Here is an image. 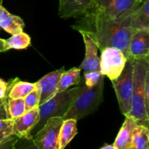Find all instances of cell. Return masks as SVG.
<instances>
[{
	"instance_id": "1",
	"label": "cell",
	"mask_w": 149,
	"mask_h": 149,
	"mask_svg": "<svg viewBox=\"0 0 149 149\" xmlns=\"http://www.w3.org/2000/svg\"><path fill=\"white\" fill-rule=\"evenodd\" d=\"M73 29L90 36L100 51L106 47L117 48L129 59L130 41L135 31L130 26V17L125 21L119 22L88 12L79 17Z\"/></svg>"
},
{
	"instance_id": "2",
	"label": "cell",
	"mask_w": 149,
	"mask_h": 149,
	"mask_svg": "<svg viewBox=\"0 0 149 149\" xmlns=\"http://www.w3.org/2000/svg\"><path fill=\"white\" fill-rule=\"evenodd\" d=\"M149 70V61L133 59V89L131 109L127 116L132 118L139 125L148 127L149 113L146 108L144 85L146 73Z\"/></svg>"
},
{
	"instance_id": "3",
	"label": "cell",
	"mask_w": 149,
	"mask_h": 149,
	"mask_svg": "<svg viewBox=\"0 0 149 149\" xmlns=\"http://www.w3.org/2000/svg\"><path fill=\"white\" fill-rule=\"evenodd\" d=\"M86 85H80L72 89L57 93L52 98L39 106V119L32 129L33 132L39 131L45 125L47 121L52 117H63L69 109L74 99L82 91Z\"/></svg>"
},
{
	"instance_id": "4",
	"label": "cell",
	"mask_w": 149,
	"mask_h": 149,
	"mask_svg": "<svg viewBox=\"0 0 149 149\" xmlns=\"http://www.w3.org/2000/svg\"><path fill=\"white\" fill-rule=\"evenodd\" d=\"M104 77L99 83L91 88L86 86L84 90L74 99L68 111L63 119L79 120L95 111L103 100Z\"/></svg>"
},
{
	"instance_id": "5",
	"label": "cell",
	"mask_w": 149,
	"mask_h": 149,
	"mask_svg": "<svg viewBox=\"0 0 149 149\" xmlns=\"http://www.w3.org/2000/svg\"><path fill=\"white\" fill-rule=\"evenodd\" d=\"M140 0H93L89 12L116 21L126 20L141 4Z\"/></svg>"
},
{
	"instance_id": "6",
	"label": "cell",
	"mask_w": 149,
	"mask_h": 149,
	"mask_svg": "<svg viewBox=\"0 0 149 149\" xmlns=\"http://www.w3.org/2000/svg\"><path fill=\"white\" fill-rule=\"evenodd\" d=\"M122 114L127 116L131 109L133 89V59H127L120 75L111 80Z\"/></svg>"
},
{
	"instance_id": "7",
	"label": "cell",
	"mask_w": 149,
	"mask_h": 149,
	"mask_svg": "<svg viewBox=\"0 0 149 149\" xmlns=\"http://www.w3.org/2000/svg\"><path fill=\"white\" fill-rule=\"evenodd\" d=\"M100 60V72L109 79H115L122 72L127 58L120 49L115 47H106L102 49Z\"/></svg>"
},
{
	"instance_id": "8",
	"label": "cell",
	"mask_w": 149,
	"mask_h": 149,
	"mask_svg": "<svg viewBox=\"0 0 149 149\" xmlns=\"http://www.w3.org/2000/svg\"><path fill=\"white\" fill-rule=\"evenodd\" d=\"M63 122L62 117L50 118L33 136V142L39 149H55Z\"/></svg>"
},
{
	"instance_id": "9",
	"label": "cell",
	"mask_w": 149,
	"mask_h": 149,
	"mask_svg": "<svg viewBox=\"0 0 149 149\" xmlns=\"http://www.w3.org/2000/svg\"><path fill=\"white\" fill-rule=\"evenodd\" d=\"M39 119V106L25 112L23 115L14 119L13 125V135L19 138H31L32 129Z\"/></svg>"
},
{
	"instance_id": "10",
	"label": "cell",
	"mask_w": 149,
	"mask_h": 149,
	"mask_svg": "<svg viewBox=\"0 0 149 149\" xmlns=\"http://www.w3.org/2000/svg\"><path fill=\"white\" fill-rule=\"evenodd\" d=\"M129 59L149 61V31L135 30L129 44Z\"/></svg>"
},
{
	"instance_id": "11",
	"label": "cell",
	"mask_w": 149,
	"mask_h": 149,
	"mask_svg": "<svg viewBox=\"0 0 149 149\" xmlns=\"http://www.w3.org/2000/svg\"><path fill=\"white\" fill-rule=\"evenodd\" d=\"M64 71V67H62L60 69L49 73L35 83L40 92L39 106L52 98L56 94L60 77Z\"/></svg>"
},
{
	"instance_id": "12",
	"label": "cell",
	"mask_w": 149,
	"mask_h": 149,
	"mask_svg": "<svg viewBox=\"0 0 149 149\" xmlns=\"http://www.w3.org/2000/svg\"><path fill=\"white\" fill-rule=\"evenodd\" d=\"M93 0H59L60 17H79L90 11Z\"/></svg>"
},
{
	"instance_id": "13",
	"label": "cell",
	"mask_w": 149,
	"mask_h": 149,
	"mask_svg": "<svg viewBox=\"0 0 149 149\" xmlns=\"http://www.w3.org/2000/svg\"><path fill=\"white\" fill-rule=\"evenodd\" d=\"M82 35L85 45V57L79 67L84 71H100V60L97 56V47L95 42L84 32L79 31Z\"/></svg>"
},
{
	"instance_id": "14",
	"label": "cell",
	"mask_w": 149,
	"mask_h": 149,
	"mask_svg": "<svg viewBox=\"0 0 149 149\" xmlns=\"http://www.w3.org/2000/svg\"><path fill=\"white\" fill-rule=\"evenodd\" d=\"M125 120L113 143V146L116 149H131L132 132L138 124L132 118L125 116Z\"/></svg>"
},
{
	"instance_id": "15",
	"label": "cell",
	"mask_w": 149,
	"mask_h": 149,
	"mask_svg": "<svg viewBox=\"0 0 149 149\" xmlns=\"http://www.w3.org/2000/svg\"><path fill=\"white\" fill-rule=\"evenodd\" d=\"M130 26L134 30L149 31V0L141 3L130 16Z\"/></svg>"
},
{
	"instance_id": "16",
	"label": "cell",
	"mask_w": 149,
	"mask_h": 149,
	"mask_svg": "<svg viewBox=\"0 0 149 149\" xmlns=\"http://www.w3.org/2000/svg\"><path fill=\"white\" fill-rule=\"evenodd\" d=\"M77 134V120L73 119H65L63 122L58 135L55 149H64Z\"/></svg>"
},
{
	"instance_id": "17",
	"label": "cell",
	"mask_w": 149,
	"mask_h": 149,
	"mask_svg": "<svg viewBox=\"0 0 149 149\" xmlns=\"http://www.w3.org/2000/svg\"><path fill=\"white\" fill-rule=\"evenodd\" d=\"M35 83L26 82L20 81L17 78L13 80L8 93L10 99L24 98L28 94L36 88Z\"/></svg>"
},
{
	"instance_id": "18",
	"label": "cell",
	"mask_w": 149,
	"mask_h": 149,
	"mask_svg": "<svg viewBox=\"0 0 149 149\" xmlns=\"http://www.w3.org/2000/svg\"><path fill=\"white\" fill-rule=\"evenodd\" d=\"M80 74L81 69L79 68H72L67 71H64L60 77L57 93L64 91L71 86L78 84L81 79Z\"/></svg>"
},
{
	"instance_id": "19",
	"label": "cell",
	"mask_w": 149,
	"mask_h": 149,
	"mask_svg": "<svg viewBox=\"0 0 149 149\" xmlns=\"http://www.w3.org/2000/svg\"><path fill=\"white\" fill-rule=\"evenodd\" d=\"M149 130L148 127L137 125L132 132L131 149H149Z\"/></svg>"
},
{
	"instance_id": "20",
	"label": "cell",
	"mask_w": 149,
	"mask_h": 149,
	"mask_svg": "<svg viewBox=\"0 0 149 149\" xmlns=\"http://www.w3.org/2000/svg\"><path fill=\"white\" fill-rule=\"evenodd\" d=\"M24 26L23 19L11 13L5 20L0 23V28L12 35L23 31Z\"/></svg>"
},
{
	"instance_id": "21",
	"label": "cell",
	"mask_w": 149,
	"mask_h": 149,
	"mask_svg": "<svg viewBox=\"0 0 149 149\" xmlns=\"http://www.w3.org/2000/svg\"><path fill=\"white\" fill-rule=\"evenodd\" d=\"M7 49H23L27 48L31 45V38L24 32L13 34L9 39H5Z\"/></svg>"
},
{
	"instance_id": "22",
	"label": "cell",
	"mask_w": 149,
	"mask_h": 149,
	"mask_svg": "<svg viewBox=\"0 0 149 149\" xmlns=\"http://www.w3.org/2000/svg\"><path fill=\"white\" fill-rule=\"evenodd\" d=\"M6 109L9 119H15L26 112L25 102L23 98L10 99L7 97Z\"/></svg>"
},
{
	"instance_id": "23",
	"label": "cell",
	"mask_w": 149,
	"mask_h": 149,
	"mask_svg": "<svg viewBox=\"0 0 149 149\" xmlns=\"http://www.w3.org/2000/svg\"><path fill=\"white\" fill-rule=\"evenodd\" d=\"M23 99L25 102L26 111L31 110L33 108L38 107L39 106V100H40V92L38 87L31 92Z\"/></svg>"
},
{
	"instance_id": "24",
	"label": "cell",
	"mask_w": 149,
	"mask_h": 149,
	"mask_svg": "<svg viewBox=\"0 0 149 149\" xmlns=\"http://www.w3.org/2000/svg\"><path fill=\"white\" fill-rule=\"evenodd\" d=\"M104 76L100 74V71H85L84 74L85 85L88 88H91L99 83Z\"/></svg>"
},
{
	"instance_id": "25",
	"label": "cell",
	"mask_w": 149,
	"mask_h": 149,
	"mask_svg": "<svg viewBox=\"0 0 149 149\" xmlns=\"http://www.w3.org/2000/svg\"><path fill=\"white\" fill-rule=\"evenodd\" d=\"M18 138L14 135H7L0 133V149H15Z\"/></svg>"
},
{
	"instance_id": "26",
	"label": "cell",
	"mask_w": 149,
	"mask_h": 149,
	"mask_svg": "<svg viewBox=\"0 0 149 149\" xmlns=\"http://www.w3.org/2000/svg\"><path fill=\"white\" fill-rule=\"evenodd\" d=\"M15 149H39L31 138H19L15 143Z\"/></svg>"
},
{
	"instance_id": "27",
	"label": "cell",
	"mask_w": 149,
	"mask_h": 149,
	"mask_svg": "<svg viewBox=\"0 0 149 149\" xmlns=\"http://www.w3.org/2000/svg\"><path fill=\"white\" fill-rule=\"evenodd\" d=\"M14 119H0V133L7 135H13V125Z\"/></svg>"
},
{
	"instance_id": "28",
	"label": "cell",
	"mask_w": 149,
	"mask_h": 149,
	"mask_svg": "<svg viewBox=\"0 0 149 149\" xmlns=\"http://www.w3.org/2000/svg\"><path fill=\"white\" fill-rule=\"evenodd\" d=\"M13 80V79H11L8 82H7L4 79L0 78V99L4 98L8 95Z\"/></svg>"
},
{
	"instance_id": "29",
	"label": "cell",
	"mask_w": 149,
	"mask_h": 149,
	"mask_svg": "<svg viewBox=\"0 0 149 149\" xmlns=\"http://www.w3.org/2000/svg\"><path fill=\"white\" fill-rule=\"evenodd\" d=\"M144 99H145L146 108L149 113V70L146 76L145 85H144Z\"/></svg>"
},
{
	"instance_id": "30",
	"label": "cell",
	"mask_w": 149,
	"mask_h": 149,
	"mask_svg": "<svg viewBox=\"0 0 149 149\" xmlns=\"http://www.w3.org/2000/svg\"><path fill=\"white\" fill-rule=\"evenodd\" d=\"M8 95L4 98L0 99V119H9L6 109V103H7Z\"/></svg>"
},
{
	"instance_id": "31",
	"label": "cell",
	"mask_w": 149,
	"mask_h": 149,
	"mask_svg": "<svg viewBox=\"0 0 149 149\" xmlns=\"http://www.w3.org/2000/svg\"><path fill=\"white\" fill-rule=\"evenodd\" d=\"M10 15V13L2 5L0 4V23L5 20Z\"/></svg>"
},
{
	"instance_id": "32",
	"label": "cell",
	"mask_w": 149,
	"mask_h": 149,
	"mask_svg": "<svg viewBox=\"0 0 149 149\" xmlns=\"http://www.w3.org/2000/svg\"><path fill=\"white\" fill-rule=\"evenodd\" d=\"M7 47H6V43H5V39H0V52H6L7 51Z\"/></svg>"
},
{
	"instance_id": "33",
	"label": "cell",
	"mask_w": 149,
	"mask_h": 149,
	"mask_svg": "<svg viewBox=\"0 0 149 149\" xmlns=\"http://www.w3.org/2000/svg\"><path fill=\"white\" fill-rule=\"evenodd\" d=\"M100 149H116V148L113 146V145H106Z\"/></svg>"
},
{
	"instance_id": "34",
	"label": "cell",
	"mask_w": 149,
	"mask_h": 149,
	"mask_svg": "<svg viewBox=\"0 0 149 149\" xmlns=\"http://www.w3.org/2000/svg\"><path fill=\"white\" fill-rule=\"evenodd\" d=\"M2 1L3 0H0V4H1V5H2Z\"/></svg>"
},
{
	"instance_id": "35",
	"label": "cell",
	"mask_w": 149,
	"mask_h": 149,
	"mask_svg": "<svg viewBox=\"0 0 149 149\" xmlns=\"http://www.w3.org/2000/svg\"><path fill=\"white\" fill-rule=\"evenodd\" d=\"M140 1H141V2H144L145 1H146V0H140Z\"/></svg>"
},
{
	"instance_id": "36",
	"label": "cell",
	"mask_w": 149,
	"mask_h": 149,
	"mask_svg": "<svg viewBox=\"0 0 149 149\" xmlns=\"http://www.w3.org/2000/svg\"><path fill=\"white\" fill-rule=\"evenodd\" d=\"M1 28H0V31H1Z\"/></svg>"
}]
</instances>
